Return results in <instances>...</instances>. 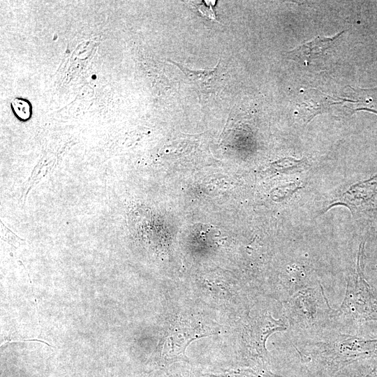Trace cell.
Masks as SVG:
<instances>
[{
    "mask_svg": "<svg viewBox=\"0 0 377 377\" xmlns=\"http://www.w3.org/2000/svg\"><path fill=\"white\" fill-rule=\"evenodd\" d=\"M362 255L363 247L360 246L356 275L348 281L342 304L332 316H350L358 320H377V299L364 278L360 265Z\"/></svg>",
    "mask_w": 377,
    "mask_h": 377,
    "instance_id": "cell-1",
    "label": "cell"
},
{
    "mask_svg": "<svg viewBox=\"0 0 377 377\" xmlns=\"http://www.w3.org/2000/svg\"><path fill=\"white\" fill-rule=\"evenodd\" d=\"M288 317L291 323L300 327H311L331 317L330 306L322 287L306 288L297 292L288 300Z\"/></svg>",
    "mask_w": 377,
    "mask_h": 377,
    "instance_id": "cell-2",
    "label": "cell"
},
{
    "mask_svg": "<svg viewBox=\"0 0 377 377\" xmlns=\"http://www.w3.org/2000/svg\"><path fill=\"white\" fill-rule=\"evenodd\" d=\"M377 353V339H364L359 337L344 336L339 341L332 343L320 353L321 357L329 362L337 364L357 359L363 355Z\"/></svg>",
    "mask_w": 377,
    "mask_h": 377,
    "instance_id": "cell-3",
    "label": "cell"
},
{
    "mask_svg": "<svg viewBox=\"0 0 377 377\" xmlns=\"http://www.w3.org/2000/svg\"><path fill=\"white\" fill-rule=\"evenodd\" d=\"M169 61L177 66L186 77L194 84L198 91L202 94L214 93L219 84V61L216 66L212 69L207 70H194L188 67L175 62L172 60Z\"/></svg>",
    "mask_w": 377,
    "mask_h": 377,
    "instance_id": "cell-4",
    "label": "cell"
},
{
    "mask_svg": "<svg viewBox=\"0 0 377 377\" xmlns=\"http://www.w3.org/2000/svg\"><path fill=\"white\" fill-rule=\"evenodd\" d=\"M343 32H340L331 38L317 36L312 40L300 45L290 53L300 59L311 61L323 55L334 44Z\"/></svg>",
    "mask_w": 377,
    "mask_h": 377,
    "instance_id": "cell-5",
    "label": "cell"
},
{
    "mask_svg": "<svg viewBox=\"0 0 377 377\" xmlns=\"http://www.w3.org/2000/svg\"><path fill=\"white\" fill-rule=\"evenodd\" d=\"M258 326H253L251 332V339L255 345L254 348L262 357L266 355L265 343L268 336L272 332L278 330H286L283 322L280 320H274L271 316H266L260 320Z\"/></svg>",
    "mask_w": 377,
    "mask_h": 377,
    "instance_id": "cell-6",
    "label": "cell"
},
{
    "mask_svg": "<svg viewBox=\"0 0 377 377\" xmlns=\"http://www.w3.org/2000/svg\"><path fill=\"white\" fill-rule=\"evenodd\" d=\"M204 335V333L196 332L195 329L193 331L190 329L184 331V329H182L180 332L177 331L170 334L168 340L170 346H166L165 349L166 358L170 360L182 359L184 357L185 349L189 343L194 339Z\"/></svg>",
    "mask_w": 377,
    "mask_h": 377,
    "instance_id": "cell-7",
    "label": "cell"
},
{
    "mask_svg": "<svg viewBox=\"0 0 377 377\" xmlns=\"http://www.w3.org/2000/svg\"><path fill=\"white\" fill-rule=\"evenodd\" d=\"M205 377H279L268 371L248 369H237L230 371L221 375H209Z\"/></svg>",
    "mask_w": 377,
    "mask_h": 377,
    "instance_id": "cell-8",
    "label": "cell"
},
{
    "mask_svg": "<svg viewBox=\"0 0 377 377\" xmlns=\"http://www.w3.org/2000/svg\"><path fill=\"white\" fill-rule=\"evenodd\" d=\"M11 107L15 115L20 119L27 120L31 116L29 103L22 98H15L11 103Z\"/></svg>",
    "mask_w": 377,
    "mask_h": 377,
    "instance_id": "cell-9",
    "label": "cell"
},
{
    "mask_svg": "<svg viewBox=\"0 0 377 377\" xmlns=\"http://www.w3.org/2000/svg\"><path fill=\"white\" fill-rule=\"evenodd\" d=\"M1 229L3 235V239L9 242L10 244H13V246H19L21 244V242H24L23 239H20L10 230L6 228V226L2 224V223Z\"/></svg>",
    "mask_w": 377,
    "mask_h": 377,
    "instance_id": "cell-10",
    "label": "cell"
},
{
    "mask_svg": "<svg viewBox=\"0 0 377 377\" xmlns=\"http://www.w3.org/2000/svg\"><path fill=\"white\" fill-rule=\"evenodd\" d=\"M213 1H205V3H202L198 6V10L205 15L207 16L209 18L215 20L216 16L214 12L212 9V6L216 3V1L214 3H212Z\"/></svg>",
    "mask_w": 377,
    "mask_h": 377,
    "instance_id": "cell-11",
    "label": "cell"
},
{
    "mask_svg": "<svg viewBox=\"0 0 377 377\" xmlns=\"http://www.w3.org/2000/svg\"><path fill=\"white\" fill-rule=\"evenodd\" d=\"M342 377H344L343 376ZM362 377H377V370L373 369L371 371L369 372Z\"/></svg>",
    "mask_w": 377,
    "mask_h": 377,
    "instance_id": "cell-12",
    "label": "cell"
}]
</instances>
